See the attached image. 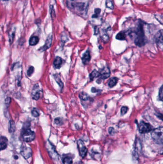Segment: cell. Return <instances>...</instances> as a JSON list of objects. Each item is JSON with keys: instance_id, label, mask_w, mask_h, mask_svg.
<instances>
[{"instance_id": "37", "label": "cell", "mask_w": 163, "mask_h": 164, "mask_svg": "<svg viewBox=\"0 0 163 164\" xmlns=\"http://www.w3.org/2000/svg\"><path fill=\"white\" fill-rule=\"evenodd\" d=\"M99 90L96 89V88H91V92H92V93L97 92Z\"/></svg>"}, {"instance_id": "4", "label": "cell", "mask_w": 163, "mask_h": 164, "mask_svg": "<svg viewBox=\"0 0 163 164\" xmlns=\"http://www.w3.org/2000/svg\"><path fill=\"white\" fill-rule=\"evenodd\" d=\"M22 137L25 142H31L34 139L36 135L33 131H31L28 127L23 129Z\"/></svg>"}, {"instance_id": "33", "label": "cell", "mask_w": 163, "mask_h": 164, "mask_svg": "<svg viewBox=\"0 0 163 164\" xmlns=\"http://www.w3.org/2000/svg\"><path fill=\"white\" fill-rule=\"evenodd\" d=\"M101 12V10L99 9H96L95 11V15H94L93 16V17H97L99 15V13Z\"/></svg>"}, {"instance_id": "24", "label": "cell", "mask_w": 163, "mask_h": 164, "mask_svg": "<svg viewBox=\"0 0 163 164\" xmlns=\"http://www.w3.org/2000/svg\"><path fill=\"white\" fill-rule=\"evenodd\" d=\"M63 163L64 164H72V159L70 157H65L63 159Z\"/></svg>"}, {"instance_id": "36", "label": "cell", "mask_w": 163, "mask_h": 164, "mask_svg": "<svg viewBox=\"0 0 163 164\" xmlns=\"http://www.w3.org/2000/svg\"><path fill=\"white\" fill-rule=\"evenodd\" d=\"M114 131H114V129L112 128V127H110L109 129V133L110 135H113L114 133Z\"/></svg>"}, {"instance_id": "38", "label": "cell", "mask_w": 163, "mask_h": 164, "mask_svg": "<svg viewBox=\"0 0 163 164\" xmlns=\"http://www.w3.org/2000/svg\"><path fill=\"white\" fill-rule=\"evenodd\" d=\"M3 1H9V0H3Z\"/></svg>"}, {"instance_id": "6", "label": "cell", "mask_w": 163, "mask_h": 164, "mask_svg": "<svg viewBox=\"0 0 163 164\" xmlns=\"http://www.w3.org/2000/svg\"><path fill=\"white\" fill-rule=\"evenodd\" d=\"M77 144L80 155L82 157V158H84V157H85L87 154V148H86L84 142L81 141V140H78Z\"/></svg>"}, {"instance_id": "20", "label": "cell", "mask_w": 163, "mask_h": 164, "mask_svg": "<svg viewBox=\"0 0 163 164\" xmlns=\"http://www.w3.org/2000/svg\"><path fill=\"white\" fill-rule=\"evenodd\" d=\"M42 94L43 93L42 91L38 90L37 91L34 92V94H33V99L34 100H38L42 96Z\"/></svg>"}, {"instance_id": "23", "label": "cell", "mask_w": 163, "mask_h": 164, "mask_svg": "<svg viewBox=\"0 0 163 164\" xmlns=\"http://www.w3.org/2000/svg\"><path fill=\"white\" fill-rule=\"evenodd\" d=\"M54 77H55V79L56 82L58 84V85L60 86V88H61V89H62L64 87V85H63V83H62V81L61 80L60 78L58 77V75H54Z\"/></svg>"}, {"instance_id": "5", "label": "cell", "mask_w": 163, "mask_h": 164, "mask_svg": "<svg viewBox=\"0 0 163 164\" xmlns=\"http://www.w3.org/2000/svg\"><path fill=\"white\" fill-rule=\"evenodd\" d=\"M139 132L141 133H146L153 130V127L149 123L141 121L138 126Z\"/></svg>"}, {"instance_id": "21", "label": "cell", "mask_w": 163, "mask_h": 164, "mask_svg": "<svg viewBox=\"0 0 163 164\" xmlns=\"http://www.w3.org/2000/svg\"><path fill=\"white\" fill-rule=\"evenodd\" d=\"M79 97L80 99H81V100H83V101H87L89 99V96L86 93L84 92H82L80 93L79 95Z\"/></svg>"}, {"instance_id": "28", "label": "cell", "mask_w": 163, "mask_h": 164, "mask_svg": "<svg viewBox=\"0 0 163 164\" xmlns=\"http://www.w3.org/2000/svg\"><path fill=\"white\" fill-rule=\"evenodd\" d=\"M128 110V108L127 107H122L121 108V115H122V116H124V115H125V114H126Z\"/></svg>"}, {"instance_id": "13", "label": "cell", "mask_w": 163, "mask_h": 164, "mask_svg": "<svg viewBox=\"0 0 163 164\" xmlns=\"http://www.w3.org/2000/svg\"><path fill=\"white\" fill-rule=\"evenodd\" d=\"M91 56L89 51H86L82 57V60L83 63L84 64H87L89 63L91 60Z\"/></svg>"}, {"instance_id": "14", "label": "cell", "mask_w": 163, "mask_h": 164, "mask_svg": "<svg viewBox=\"0 0 163 164\" xmlns=\"http://www.w3.org/2000/svg\"><path fill=\"white\" fill-rule=\"evenodd\" d=\"M62 64V60L59 57H56L54 60L53 62V65L56 69H59Z\"/></svg>"}, {"instance_id": "2", "label": "cell", "mask_w": 163, "mask_h": 164, "mask_svg": "<svg viewBox=\"0 0 163 164\" xmlns=\"http://www.w3.org/2000/svg\"><path fill=\"white\" fill-rule=\"evenodd\" d=\"M135 45L138 47H142L145 43V38L142 26H139L136 32V37L134 40Z\"/></svg>"}, {"instance_id": "9", "label": "cell", "mask_w": 163, "mask_h": 164, "mask_svg": "<svg viewBox=\"0 0 163 164\" xmlns=\"http://www.w3.org/2000/svg\"><path fill=\"white\" fill-rule=\"evenodd\" d=\"M21 154L23 157L26 159H28L32 157V150L28 147H23L21 151Z\"/></svg>"}, {"instance_id": "1", "label": "cell", "mask_w": 163, "mask_h": 164, "mask_svg": "<svg viewBox=\"0 0 163 164\" xmlns=\"http://www.w3.org/2000/svg\"><path fill=\"white\" fill-rule=\"evenodd\" d=\"M67 6L70 10L78 15H83L84 13L86 11V6L84 3L74 2L69 0L67 1Z\"/></svg>"}, {"instance_id": "29", "label": "cell", "mask_w": 163, "mask_h": 164, "mask_svg": "<svg viewBox=\"0 0 163 164\" xmlns=\"http://www.w3.org/2000/svg\"><path fill=\"white\" fill-rule=\"evenodd\" d=\"M163 85L161 86L160 88L159 91V99L160 101H162L163 100Z\"/></svg>"}, {"instance_id": "12", "label": "cell", "mask_w": 163, "mask_h": 164, "mask_svg": "<svg viewBox=\"0 0 163 164\" xmlns=\"http://www.w3.org/2000/svg\"><path fill=\"white\" fill-rule=\"evenodd\" d=\"M8 139L5 137L1 136L0 137V150L5 149L7 147Z\"/></svg>"}, {"instance_id": "27", "label": "cell", "mask_w": 163, "mask_h": 164, "mask_svg": "<svg viewBox=\"0 0 163 164\" xmlns=\"http://www.w3.org/2000/svg\"><path fill=\"white\" fill-rule=\"evenodd\" d=\"M50 13L51 16L52 18L54 19L55 18L56 15H55V10H54V8H53V6L52 5H51L50 6Z\"/></svg>"}, {"instance_id": "35", "label": "cell", "mask_w": 163, "mask_h": 164, "mask_svg": "<svg viewBox=\"0 0 163 164\" xmlns=\"http://www.w3.org/2000/svg\"><path fill=\"white\" fill-rule=\"evenodd\" d=\"M11 102V99L10 98H7L5 99V104L6 106H9Z\"/></svg>"}, {"instance_id": "31", "label": "cell", "mask_w": 163, "mask_h": 164, "mask_svg": "<svg viewBox=\"0 0 163 164\" xmlns=\"http://www.w3.org/2000/svg\"><path fill=\"white\" fill-rule=\"evenodd\" d=\"M55 123L58 125H61L63 124V120L60 118H57L55 120Z\"/></svg>"}, {"instance_id": "30", "label": "cell", "mask_w": 163, "mask_h": 164, "mask_svg": "<svg viewBox=\"0 0 163 164\" xmlns=\"http://www.w3.org/2000/svg\"><path fill=\"white\" fill-rule=\"evenodd\" d=\"M34 67H30L28 69V71H27V75L29 76H31L32 74H33L34 72Z\"/></svg>"}, {"instance_id": "18", "label": "cell", "mask_w": 163, "mask_h": 164, "mask_svg": "<svg viewBox=\"0 0 163 164\" xmlns=\"http://www.w3.org/2000/svg\"><path fill=\"white\" fill-rule=\"evenodd\" d=\"M126 33L125 32H123V31L120 32L116 36V38L119 40H124L126 39Z\"/></svg>"}, {"instance_id": "26", "label": "cell", "mask_w": 163, "mask_h": 164, "mask_svg": "<svg viewBox=\"0 0 163 164\" xmlns=\"http://www.w3.org/2000/svg\"><path fill=\"white\" fill-rule=\"evenodd\" d=\"M31 113H32V116H34V117H37L39 116V112L37 109H34L32 110Z\"/></svg>"}, {"instance_id": "25", "label": "cell", "mask_w": 163, "mask_h": 164, "mask_svg": "<svg viewBox=\"0 0 163 164\" xmlns=\"http://www.w3.org/2000/svg\"><path fill=\"white\" fill-rule=\"evenodd\" d=\"M106 7L107 8H110V9H113V7H114L112 0H106Z\"/></svg>"}, {"instance_id": "8", "label": "cell", "mask_w": 163, "mask_h": 164, "mask_svg": "<svg viewBox=\"0 0 163 164\" xmlns=\"http://www.w3.org/2000/svg\"><path fill=\"white\" fill-rule=\"evenodd\" d=\"M156 42L158 47L162 50L163 49V30H161L156 34Z\"/></svg>"}, {"instance_id": "22", "label": "cell", "mask_w": 163, "mask_h": 164, "mask_svg": "<svg viewBox=\"0 0 163 164\" xmlns=\"http://www.w3.org/2000/svg\"><path fill=\"white\" fill-rule=\"evenodd\" d=\"M15 130V125L14 121H11L9 122V131L10 132H14Z\"/></svg>"}, {"instance_id": "16", "label": "cell", "mask_w": 163, "mask_h": 164, "mask_svg": "<svg viewBox=\"0 0 163 164\" xmlns=\"http://www.w3.org/2000/svg\"><path fill=\"white\" fill-rule=\"evenodd\" d=\"M15 29H11V30L9 32V41L10 43H12L14 41V38L15 36Z\"/></svg>"}, {"instance_id": "39", "label": "cell", "mask_w": 163, "mask_h": 164, "mask_svg": "<svg viewBox=\"0 0 163 164\" xmlns=\"http://www.w3.org/2000/svg\"><path fill=\"white\" fill-rule=\"evenodd\" d=\"M71 1H75V0H71Z\"/></svg>"}, {"instance_id": "15", "label": "cell", "mask_w": 163, "mask_h": 164, "mask_svg": "<svg viewBox=\"0 0 163 164\" xmlns=\"http://www.w3.org/2000/svg\"><path fill=\"white\" fill-rule=\"evenodd\" d=\"M118 78L113 77L110 80L109 83H108V86H109L110 88H112L115 86L116 84L118 83Z\"/></svg>"}, {"instance_id": "7", "label": "cell", "mask_w": 163, "mask_h": 164, "mask_svg": "<svg viewBox=\"0 0 163 164\" xmlns=\"http://www.w3.org/2000/svg\"><path fill=\"white\" fill-rule=\"evenodd\" d=\"M110 70L108 67H104L102 69L101 72H99V77L101 79L104 80L107 79L110 76Z\"/></svg>"}, {"instance_id": "3", "label": "cell", "mask_w": 163, "mask_h": 164, "mask_svg": "<svg viewBox=\"0 0 163 164\" xmlns=\"http://www.w3.org/2000/svg\"><path fill=\"white\" fill-rule=\"evenodd\" d=\"M163 127H158L152 131L151 136L156 143L162 144L163 142Z\"/></svg>"}, {"instance_id": "11", "label": "cell", "mask_w": 163, "mask_h": 164, "mask_svg": "<svg viewBox=\"0 0 163 164\" xmlns=\"http://www.w3.org/2000/svg\"><path fill=\"white\" fill-rule=\"evenodd\" d=\"M47 149H48V152L51 157H52L53 159L58 158V154L56 151L55 149L54 148V146L51 144V143L47 144Z\"/></svg>"}, {"instance_id": "10", "label": "cell", "mask_w": 163, "mask_h": 164, "mask_svg": "<svg viewBox=\"0 0 163 164\" xmlns=\"http://www.w3.org/2000/svg\"><path fill=\"white\" fill-rule=\"evenodd\" d=\"M52 42V35H50L47 38V40L45 41V44L43 47H41L39 51H44L48 49L51 46Z\"/></svg>"}, {"instance_id": "19", "label": "cell", "mask_w": 163, "mask_h": 164, "mask_svg": "<svg viewBox=\"0 0 163 164\" xmlns=\"http://www.w3.org/2000/svg\"><path fill=\"white\" fill-rule=\"evenodd\" d=\"M99 76V72H98L97 70H94L90 74V80L93 81L96 78L98 77Z\"/></svg>"}, {"instance_id": "17", "label": "cell", "mask_w": 163, "mask_h": 164, "mask_svg": "<svg viewBox=\"0 0 163 164\" xmlns=\"http://www.w3.org/2000/svg\"><path fill=\"white\" fill-rule=\"evenodd\" d=\"M39 42V38L36 36L32 37L30 38L29 44L31 46H34L37 45Z\"/></svg>"}, {"instance_id": "32", "label": "cell", "mask_w": 163, "mask_h": 164, "mask_svg": "<svg viewBox=\"0 0 163 164\" xmlns=\"http://www.w3.org/2000/svg\"><path fill=\"white\" fill-rule=\"evenodd\" d=\"M155 17H156V19H157L161 24H162V23H163V16H162V15H155Z\"/></svg>"}, {"instance_id": "34", "label": "cell", "mask_w": 163, "mask_h": 164, "mask_svg": "<svg viewBox=\"0 0 163 164\" xmlns=\"http://www.w3.org/2000/svg\"><path fill=\"white\" fill-rule=\"evenodd\" d=\"M102 40L104 41V42H107L109 40V37L107 35H103L102 37Z\"/></svg>"}]
</instances>
